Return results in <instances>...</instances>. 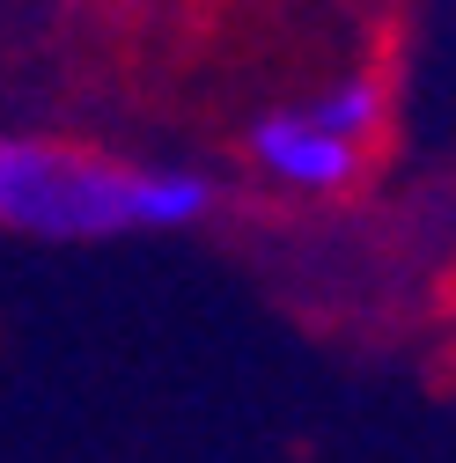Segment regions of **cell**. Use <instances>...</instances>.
<instances>
[{"mask_svg":"<svg viewBox=\"0 0 456 463\" xmlns=\"http://www.w3.org/2000/svg\"><path fill=\"white\" fill-rule=\"evenodd\" d=\"M221 184L199 169H140L67 140L0 133V228L37 243H110L133 228H199Z\"/></svg>","mask_w":456,"mask_h":463,"instance_id":"6da1fadb","label":"cell"},{"mask_svg":"<svg viewBox=\"0 0 456 463\" xmlns=\"http://www.w3.org/2000/svg\"><path fill=\"white\" fill-rule=\"evenodd\" d=\"M251 162L265 169L272 184H288V192H338L361 169V147L354 140H338V133H324L302 103H288V110H265V118L251 126Z\"/></svg>","mask_w":456,"mask_h":463,"instance_id":"7a4b0ae2","label":"cell"},{"mask_svg":"<svg viewBox=\"0 0 456 463\" xmlns=\"http://www.w3.org/2000/svg\"><path fill=\"white\" fill-rule=\"evenodd\" d=\"M302 110H309V118H317L324 133H338V140H354V147H361V140L383 126V81H375V74H347L338 89L309 96Z\"/></svg>","mask_w":456,"mask_h":463,"instance_id":"3957f363","label":"cell"}]
</instances>
